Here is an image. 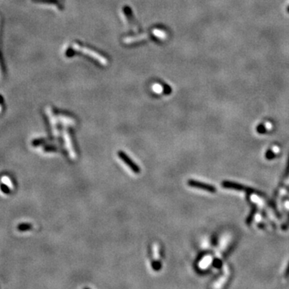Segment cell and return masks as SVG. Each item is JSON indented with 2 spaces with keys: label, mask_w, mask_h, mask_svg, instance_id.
I'll use <instances>...</instances> for the list:
<instances>
[{
  "label": "cell",
  "mask_w": 289,
  "mask_h": 289,
  "mask_svg": "<svg viewBox=\"0 0 289 289\" xmlns=\"http://www.w3.org/2000/svg\"><path fill=\"white\" fill-rule=\"evenodd\" d=\"M211 258L209 257H206V259H204L203 260H202V263H204V266L203 267H205V266H207V265L209 264V263H211Z\"/></svg>",
  "instance_id": "10"
},
{
  "label": "cell",
  "mask_w": 289,
  "mask_h": 289,
  "mask_svg": "<svg viewBox=\"0 0 289 289\" xmlns=\"http://www.w3.org/2000/svg\"><path fill=\"white\" fill-rule=\"evenodd\" d=\"M43 141H44V139H37V140H35V141H34L33 142H32V144H33V146H39V145H40L41 143H43Z\"/></svg>",
  "instance_id": "11"
},
{
  "label": "cell",
  "mask_w": 289,
  "mask_h": 289,
  "mask_svg": "<svg viewBox=\"0 0 289 289\" xmlns=\"http://www.w3.org/2000/svg\"><path fill=\"white\" fill-rule=\"evenodd\" d=\"M153 34H154L156 36H157L158 38H161V39H165L166 38V36H167L166 32H164V31H162V30H160V29L153 30Z\"/></svg>",
  "instance_id": "5"
},
{
  "label": "cell",
  "mask_w": 289,
  "mask_h": 289,
  "mask_svg": "<svg viewBox=\"0 0 289 289\" xmlns=\"http://www.w3.org/2000/svg\"><path fill=\"white\" fill-rule=\"evenodd\" d=\"M75 47H76V49L81 50V51H82V52H84V53L87 54V55H88V56H92L93 58L97 60H98L101 64H105L107 63V61H106L105 59L104 58V57H102L101 56H100L99 54L96 53V52H94L93 51H92V50L88 49V48H86V47H81L80 45H75Z\"/></svg>",
  "instance_id": "2"
},
{
  "label": "cell",
  "mask_w": 289,
  "mask_h": 289,
  "mask_svg": "<svg viewBox=\"0 0 289 289\" xmlns=\"http://www.w3.org/2000/svg\"><path fill=\"white\" fill-rule=\"evenodd\" d=\"M44 150H46V151H55V150H56V148H55V147H46V148H44Z\"/></svg>",
  "instance_id": "12"
},
{
  "label": "cell",
  "mask_w": 289,
  "mask_h": 289,
  "mask_svg": "<svg viewBox=\"0 0 289 289\" xmlns=\"http://www.w3.org/2000/svg\"><path fill=\"white\" fill-rule=\"evenodd\" d=\"M2 183L7 185V186H9L10 188H12V187H13V186H12V182H11V179H10L8 177H7V176H3V177H2Z\"/></svg>",
  "instance_id": "8"
},
{
  "label": "cell",
  "mask_w": 289,
  "mask_h": 289,
  "mask_svg": "<svg viewBox=\"0 0 289 289\" xmlns=\"http://www.w3.org/2000/svg\"><path fill=\"white\" fill-rule=\"evenodd\" d=\"M32 228V226L31 224H29V223H22V224H19L17 226V229L20 231H28V230H31Z\"/></svg>",
  "instance_id": "4"
},
{
  "label": "cell",
  "mask_w": 289,
  "mask_h": 289,
  "mask_svg": "<svg viewBox=\"0 0 289 289\" xmlns=\"http://www.w3.org/2000/svg\"><path fill=\"white\" fill-rule=\"evenodd\" d=\"M0 189H1V191H2L3 194H10V191H11V188H10L9 186L6 185V184H2L1 186H0Z\"/></svg>",
  "instance_id": "7"
},
{
  "label": "cell",
  "mask_w": 289,
  "mask_h": 289,
  "mask_svg": "<svg viewBox=\"0 0 289 289\" xmlns=\"http://www.w3.org/2000/svg\"><path fill=\"white\" fill-rule=\"evenodd\" d=\"M153 89L154 92H157V93H160V92L162 91V88H161V86H160L159 84H154V85L153 86Z\"/></svg>",
  "instance_id": "9"
},
{
  "label": "cell",
  "mask_w": 289,
  "mask_h": 289,
  "mask_svg": "<svg viewBox=\"0 0 289 289\" xmlns=\"http://www.w3.org/2000/svg\"><path fill=\"white\" fill-rule=\"evenodd\" d=\"M66 140H67V148H68V150H69L70 153L72 154V157H74V151H73V149H72V143L70 142V138L67 134H66Z\"/></svg>",
  "instance_id": "6"
},
{
  "label": "cell",
  "mask_w": 289,
  "mask_h": 289,
  "mask_svg": "<svg viewBox=\"0 0 289 289\" xmlns=\"http://www.w3.org/2000/svg\"><path fill=\"white\" fill-rule=\"evenodd\" d=\"M188 184L192 187L202 189V190H205V191H210V192H214L215 191V189L214 188L213 186L207 185V184L202 183V182H196V181H194V180H190L188 182Z\"/></svg>",
  "instance_id": "3"
},
{
  "label": "cell",
  "mask_w": 289,
  "mask_h": 289,
  "mask_svg": "<svg viewBox=\"0 0 289 289\" xmlns=\"http://www.w3.org/2000/svg\"><path fill=\"white\" fill-rule=\"evenodd\" d=\"M118 156L119 157H120V158H121V159L122 160V161H123L124 162H125V163H126L132 171H133V172L136 173V174H139L140 171H141L139 166H137L136 163H134V162L132 161V159H131L129 157L127 156V154H126V153H124L123 151H119Z\"/></svg>",
  "instance_id": "1"
}]
</instances>
